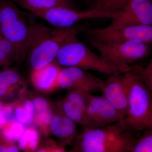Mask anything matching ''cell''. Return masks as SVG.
Returning <instances> with one entry per match:
<instances>
[{
	"mask_svg": "<svg viewBox=\"0 0 152 152\" xmlns=\"http://www.w3.org/2000/svg\"><path fill=\"white\" fill-rule=\"evenodd\" d=\"M137 70L152 99V57L145 67L138 66Z\"/></svg>",
	"mask_w": 152,
	"mask_h": 152,
	"instance_id": "cell-24",
	"label": "cell"
},
{
	"mask_svg": "<svg viewBox=\"0 0 152 152\" xmlns=\"http://www.w3.org/2000/svg\"><path fill=\"white\" fill-rule=\"evenodd\" d=\"M85 1H94L95 0H85Z\"/></svg>",
	"mask_w": 152,
	"mask_h": 152,
	"instance_id": "cell-26",
	"label": "cell"
},
{
	"mask_svg": "<svg viewBox=\"0 0 152 152\" xmlns=\"http://www.w3.org/2000/svg\"><path fill=\"white\" fill-rule=\"evenodd\" d=\"M82 27L51 28L43 25L33 26L32 36L28 50V59L32 70L54 62L60 49L71 36L78 34Z\"/></svg>",
	"mask_w": 152,
	"mask_h": 152,
	"instance_id": "cell-2",
	"label": "cell"
},
{
	"mask_svg": "<svg viewBox=\"0 0 152 152\" xmlns=\"http://www.w3.org/2000/svg\"><path fill=\"white\" fill-rule=\"evenodd\" d=\"M138 67L133 71L127 113L120 122L133 132L152 129V99L139 75Z\"/></svg>",
	"mask_w": 152,
	"mask_h": 152,
	"instance_id": "cell-5",
	"label": "cell"
},
{
	"mask_svg": "<svg viewBox=\"0 0 152 152\" xmlns=\"http://www.w3.org/2000/svg\"><path fill=\"white\" fill-rule=\"evenodd\" d=\"M53 114L52 107L42 111L35 113L34 122L40 128L45 136H48L50 134V124Z\"/></svg>",
	"mask_w": 152,
	"mask_h": 152,
	"instance_id": "cell-22",
	"label": "cell"
},
{
	"mask_svg": "<svg viewBox=\"0 0 152 152\" xmlns=\"http://www.w3.org/2000/svg\"><path fill=\"white\" fill-rule=\"evenodd\" d=\"M152 26L151 0H130L119 15L113 19L109 26Z\"/></svg>",
	"mask_w": 152,
	"mask_h": 152,
	"instance_id": "cell-12",
	"label": "cell"
},
{
	"mask_svg": "<svg viewBox=\"0 0 152 152\" xmlns=\"http://www.w3.org/2000/svg\"><path fill=\"white\" fill-rule=\"evenodd\" d=\"M24 96L15 102L13 116L17 121L26 126L34 122L35 110L31 99Z\"/></svg>",
	"mask_w": 152,
	"mask_h": 152,
	"instance_id": "cell-17",
	"label": "cell"
},
{
	"mask_svg": "<svg viewBox=\"0 0 152 152\" xmlns=\"http://www.w3.org/2000/svg\"><path fill=\"white\" fill-rule=\"evenodd\" d=\"M15 62L19 63L15 50L11 43L0 34V67L10 66Z\"/></svg>",
	"mask_w": 152,
	"mask_h": 152,
	"instance_id": "cell-20",
	"label": "cell"
},
{
	"mask_svg": "<svg viewBox=\"0 0 152 152\" xmlns=\"http://www.w3.org/2000/svg\"><path fill=\"white\" fill-rule=\"evenodd\" d=\"M88 40L113 42L133 40L152 44V26H129L84 29Z\"/></svg>",
	"mask_w": 152,
	"mask_h": 152,
	"instance_id": "cell-8",
	"label": "cell"
},
{
	"mask_svg": "<svg viewBox=\"0 0 152 152\" xmlns=\"http://www.w3.org/2000/svg\"><path fill=\"white\" fill-rule=\"evenodd\" d=\"M77 35L70 37L60 49L54 61L60 66L74 67L108 75L124 73L136 68V66H118L106 62L79 40Z\"/></svg>",
	"mask_w": 152,
	"mask_h": 152,
	"instance_id": "cell-3",
	"label": "cell"
},
{
	"mask_svg": "<svg viewBox=\"0 0 152 152\" xmlns=\"http://www.w3.org/2000/svg\"><path fill=\"white\" fill-rule=\"evenodd\" d=\"M104 81L87 71L74 67L61 68L57 80L58 89L80 90L91 93L102 90Z\"/></svg>",
	"mask_w": 152,
	"mask_h": 152,
	"instance_id": "cell-11",
	"label": "cell"
},
{
	"mask_svg": "<svg viewBox=\"0 0 152 152\" xmlns=\"http://www.w3.org/2000/svg\"><path fill=\"white\" fill-rule=\"evenodd\" d=\"M26 129V126L17 121L13 115L10 121L0 130V135L9 142L16 143Z\"/></svg>",
	"mask_w": 152,
	"mask_h": 152,
	"instance_id": "cell-19",
	"label": "cell"
},
{
	"mask_svg": "<svg viewBox=\"0 0 152 152\" xmlns=\"http://www.w3.org/2000/svg\"><path fill=\"white\" fill-rule=\"evenodd\" d=\"M89 42L99 52L106 62L118 66H126L145 58L151 52L150 44L133 40L102 42L94 40Z\"/></svg>",
	"mask_w": 152,
	"mask_h": 152,
	"instance_id": "cell-6",
	"label": "cell"
},
{
	"mask_svg": "<svg viewBox=\"0 0 152 152\" xmlns=\"http://www.w3.org/2000/svg\"><path fill=\"white\" fill-rule=\"evenodd\" d=\"M35 113L42 111L52 107L50 103L46 99L41 96H35L31 98Z\"/></svg>",
	"mask_w": 152,
	"mask_h": 152,
	"instance_id": "cell-25",
	"label": "cell"
},
{
	"mask_svg": "<svg viewBox=\"0 0 152 152\" xmlns=\"http://www.w3.org/2000/svg\"><path fill=\"white\" fill-rule=\"evenodd\" d=\"M137 139L120 122L84 129L73 142V151L81 152H132Z\"/></svg>",
	"mask_w": 152,
	"mask_h": 152,
	"instance_id": "cell-1",
	"label": "cell"
},
{
	"mask_svg": "<svg viewBox=\"0 0 152 152\" xmlns=\"http://www.w3.org/2000/svg\"><path fill=\"white\" fill-rule=\"evenodd\" d=\"M58 106L66 115L76 124H83L86 113L75 107L66 98L58 103Z\"/></svg>",
	"mask_w": 152,
	"mask_h": 152,
	"instance_id": "cell-21",
	"label": "cell"
},
{
	"mask_svg": "<svg viewBox=\"0 0 152 152\" xmlns=\"http://www.w3.org/2000/svg\"><path fill=\"white\" fill-rule=\"evenodd\" d=\"M134 70L124 73L110 75L104 81L101 90L102 96L112 104L123 118L127 113L129 94Z\"/></svg>",
	"mask_w": 152,
	"mask_h": 152,
	"instance_id": "cell-9",
	"label": "cell"
},
{
	"mask_svg": "<svg viewBox=\"0 0 152 152\" xmlns=\"http://www.w3.org/2000/svg\"><path fill=\"white\" fill-rule=\"evenodd\" d=\"M121 12V11L107 12L93 9L77 11L75 9L58 7L35 13L34 15L56 27L69 28L74 27L78 22L86 19L115 18Z\"/></svg>",
	"mask_w": 152,
	"mask_h": 152,
	"instance_id": "cell-7",
	"label": "cell"
},
{
	"mask_svg": "<svg viewBox=\"0 0 152 152\" xmlns=\"http://www.w3.org/2000/svg\"><path fill=\"white\" fill-rule=\"evenodd\" d=\"M33 25H29L13 0H0V34L15 50L19 63L27 54Z\"/></svg>",
	"mask_w": 152,
	"mask_h": 152,
	"instance_id": "cell-4",
	"label": "cell"
},
{
	"mask_svg": "<svg viewBox=\"0 0 152 152\" xmlns=\"http://www.w3.org/2000/svg\"><path fill=\"white\" fill-rule=\"evenodd\" d=\"M0 71V100L13 92L19 86L23 84L22 76L18 71L10 66L2 68Z\"/></svg>",
	"mask_w": 152,
	"mask_h": 152,
	"instance_id": "cell-15",
	"label": "cell"
},
{
	"mask_svg": "<svg viewBox=\"0 0 152 152\" xmlns=\"http://www.w3.org/2000/svg\"><path fill=\"white\" fill-rule=\"evenodd\" d=\"M123 117L103 96L91 95L83 123L84 129H95L120 122Z\"/></svg>",
	"mask_w": 152,
	"mask_h": 152,
	"instance_id": "cell-10",
	"label": "cell"
},
{
	"mask_svg": "<svg viewBox=\"0 0 152 152\" xmlns=\"http://www.w3.org/2000/svg\"><path fill=\"white\" fill-rule=\"evenodd\" d=\"M61 68L54 62L40 69L32 71L31 81L33 86L36 90L44 94L58 89L57 80Z\"/></svg>",
	"mask_w": 152,
	"mask_h": 152,
	"instance_id": "cell-14",
	"label": "cell"
},
{
	"mask_svg": "<svg viewBox=\"0 0 152 152\" xmlns=\"http://www.w3.org/2000/svg\"><path fill=\"white\" fill-rule=\"evenodd\" d=\"M40 136L35 128L31 127L26 129L18 140V146L20 151L34 152L39 145Z\"/></svg>",
	"mask_w": 152,
	"mask_h": 152,
	"instance_id": "cell-18",
	"label": "cell"
},
{
	"mask_svg": "<svg viewBox=\"0 0 152 152\" xmlns=\"http://www.w3.org/2000/svg\"><path fill=\"white\" fill-rule=\"evenodd\" d=\"M50 133L59 139L65 146L72 143L76 138V124L63 113L58 106L50 126Z\"/></svg>",
	"mask_w": 152,
	"mask_h": 152,
	"instance_id": "cell-13",
	"label": "cell"
},
{
	"mask_svg": "<svg viewBox=\"0 0 152 152\" xmlns=\"http://www.w3.org/2000/svg\"><path fill=\"white\" fill-rule=\"evenodd\" d=\"M132 152H152V129L144 131L137 140Z\"/></svg>",
	"mask_w": 152,
	"mask_h": 152,
	"instance_id": "cell-23",
	"label": "cell"
},
{
	"mask_svg": "<svg viewBox=\"0 0 152 152\" xmlns=\"http://www.w3.org/2000/svg\"><path fill=\"white\" fill-rule=\"evenodd\" d=\"M24 8L35 13L48 9L63 7L75 9L72 0H13Z\"/></svg>",
	"mask_w": 152,
	"mask_h": 152,
	"instance_id": "cell-16",
	"label": "cell"
}]
</instances>
